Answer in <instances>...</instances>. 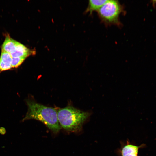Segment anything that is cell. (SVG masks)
I'll return each mask as SVG.
<instances>
[{"label":"cell","mask_w":156,"mask_h":156,"mask_svg":"<svg viewBox=\"0 0 156 156\" xmlns=\"http://www.w3.org/2000/svg\"><path fill=\"white\" fill-rule=\"evenodd\" d=\"M107 0H89L88 6L85 11L91 14L94 11L98 10L107 1Z\"/></svg>","instance_id":"cell-7"},{"label":"cell","mask_w":156,"mask_h":156,"mask_svg":"<svg viewBox=\"0 0 156 156\" xmlns=\"http://www.w3.org/2000/svg\"><path fill=\"white\" fill-rule=\"evenodd\" d=\"M17 42L9 35L7 36L1 46L2 51L10 53L15 49Z\"/></svg>","instance_id":"cell-6"},{"label":"cell","mask_w":156,"mask_h":156,"mask_svg":"<svg viewBox=\"0 0 156 156\" xmlns=\"http://www.w3.org/2000/svg\"><path fill=\"white\" fill-rule=\"evenodd\" d=\"M57 118L61 127L65 130L73 132L81 130L83 123L90 113L68 106L57 111Z\"/></svg>","instance_id":"cell-2"},{"label":"cell","mask_w":156,"mask_h":156,"mask_svg":"<svg viewBox=\"0 0 156 156\" xmlns=\"http://www.w3.org/2000/svg\"><path fill=\"white\" fill-rule=\"evenodd\" d=\"M26 58L23 57L12 58L11 65L12 68H16L19 66Z\"/></svg>","instance_id":"cell-9"},{"label":"cell","mask_w":156,"mask_h":156,"mask_svg":"<svg viewBox=\"0 0 156 156\" xmlns=\"http://www.w3.org/2000/svg\"><path fill=\"white\" fill-rule=\"evenodd\" d=\"M12 57L10 53L2 51L0 57V60L3 62L11 65Z\"/></svg>","instance_id":"cell-8"},{"label":"cell","mask_w":156,"mask_h":156,"mask_svg":"<svg viewBox=\"0 0 156 156\" xmlns=\"http://www.w3.org/2000/svg\"><path fill=\"white\" fill-rule=\"evenodd\" d=\"M2 129H1V128L0 129V133H1V132H2V133H5V129H3V128H1Z\"/></svg>","instance_id":"cell-11"},{"label":"cell","mask_w":156,"mask_h":156,"mask_svg":"<svg viewBox=\"0 0 156 156\" xmlns=\"http://www.w3.org/2000/svg\"><path fill=\"white\" fill-rule=\"evenodd\" d=\"M142 146L135 145L127 140L125 143L122 144L118 152L120 156H138L139 149Z\"/></svg>","instance_id":"cell-4"},{"label":"cell","mask_w":156,"mask_h":156,"mask_svg":"<svg viewBox=\"0 0 156 156\" xmlns=\"http://www.w3.org/2000/svg\"><path fill=\"white\" fill-rule=\"evenodd\" d=\"M12 68L11 65L4 63L0 60V73L4 71L11 69Z\"/></svg>","instance_id":"cell-10"},{"label":"cell","mask_w":156,"mask_h":156,"mask_svg":"<svg viewBox=\"0 0 156 156\" xmlns=\"http://www.w3.org/2000/svg\"><path fill=\"white\" fill-rule=\"evenodd\" d=\"M122 11V7L118 1L107 0L97 12L100 18L106 24L120 25L119 16Z\"/></svg>","instance_id":"cell-3"},{"label":"cell","mask_w":156,"mask_h":156,"mask_svg":"<svg viewBox=\"0 0 156 156\" xmlns=\"http://www.w3.org/2000/svg\"><path fill=\"white\" fill-rule=\"evenodd\" d=\"M35 51L31 50L25 46L17 42L15 49L10 54L12 57H23L25 58L34 54Z\"/></svg>","instance_id":"cell-5"},{"label":"cell","mask_w":156,"mask_h":156,"mask_svg":"<svg viewBox=\"0 0 156 156\" xmlns=\"http://www.w3.org/2000/svg\"><path fill=\"white\" fill-rule=\"evenodd\" d=\"M28 111L23 120L33 119L44 124L53 133H57L61 129L57 111L55 108L38 103L32 100L26 101Z\"/></svg>","instance_id":"cell-1"}]
</instances>
